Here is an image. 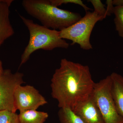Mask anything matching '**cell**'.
Segmentation results:
<instances>
[{
  "label": "cell",
  "instance_id": "6",
  "mask_svg": "<svg viewBox=\"0 0 123 123\" xmlns=\"http://www.w3.org/2000/svg\"><path fill=\"white\" fill-rule=\"evenodd\" d=\"M22 73H13L11 70H4L0 76V111H8L16 112L14 93L18 86L25 83Z\"/></svg>",
  "mask_w": 123,
  "mask_h": 123
},
{
  "label": "cell",
  "instance_id": "12",
  "mask_svg": "<svg viewBox=\"0 0 123 123\" xmlns=\"http://www.w3.org/2000/svg\"><path fill=\"white\" fill-rule=\"evenodd\" d=\"M58 115L60 123H84L81 118L70 108H60Z\"/></svg>",
  "mask_w": 123,
  "mask_h": 123
},
{
  "label": "cell",
  "instance_id": "10",
  "mask_svg": "<svg viewBox=\"0 0 123 123\" xmlns=\"http://www.w3.org/2000/svg\"><path fill=\"white\" fill-rule=\"evenodd\" d=\"M110 75L112 98L118 113L123 118V77L115 72Z\"/></svg>",
  "mask_w": 123,
  "mask_h": 123
},
{
  "label": "cell",
  "instance_id": "4",
  "mask_svg": "<svg viewBox=\"0 0 123 123\" xmlns=\"http://www.w3.org/2000/svg\"><path fill=\"white\" fill-rule=\"evenodd\" d=\"M103 19V16L94 11H87L77 22L60 31V36L63 39L72 41L71 45L77 44L83 50H90L93 48L90 41L92 30L97 22Z\"/></svg>",
  "mask_w": 123,
  "mask_h": 123
},
{
  "label": "cell",
  "instance_id": "13",
  "mask_svg": "<svg viewBox=\"0 0 123 123\" xmlns=\"http://www.w3.org/2000/svg\"><path fill=\"white\" fill-rule=\"evenodd\" d=\"M113 14L116 30L119 36L123 38V6H115Z\"/></svg>",
  "mask_w": 123,
  "mask_h": 123
},
{
  "label": "cell",
  "instance_id": "19",
  "mask_svg": "<svg viewBox=\"0 0 123 123\" xmlns=\"http://www.w3.org/2000/svg\"><path fill=\"white\" fill-rule=\"evenodd\" d=\"M4 69H3V65H2V62L0 60V76L2 74Z\"/></svg>",
  "mask_w": 123,
  "mask_h": 123
},
{
  "label": "cell",
  "instance_id": "3",
  "mask_svg": "<svg viewBox=\"0 0 123 123\" xmlns=\"http://www.w3.org/2000/svg\"><path fill=\"white\" fill-rule=\"evenodd\" d=\"M18 15L30 34L28 44L21 56L19 68L29 60L32 53L38 50L52 51L56 48H68L69 44L61 38L59 31L47 28L19 14Z\"/></svg>",
  "mask_w": 123,
  "mask_h": 123
},
{
  "label": "cell",
  "instance_id": "17",
  "mask_svg": "<svg viewBox=\"0 0 123 123\" xmlns=\"http://www.w3.org/2000/svg\"><path fill=\"white\" fill-rule=\"evenodd\" d=\"M107 8H106V17L110 16L112 14L114 13L115 6L112 3V0H107L106 1Z\"/></svg>",
  "mask_w": 123,
  "mask_h": 123
},
{
  "label": "cell",
  "instance_id": "9",
  "mask_svg": "<svg viewBox=\"0 0 123 123\" xmlns=\"http://www.w3.org/2000/svg\"><path fill=\"white\" fill-rule=\"evenodd\" d=\"M13 0H0V47L6 40L14 34L9 15Z\"/></svg>",
  "mask_w": 123,
  "mask_h": 123
},
{
  "label": "cell",
  "instance_id": "7",
  "mask_svg": "<svg viewBox=\"0 0 123 123\" xmlns=\"http://www.w3.org/2000/svg\"><path fill=\"white\" fill-rule=\"evenodd\" d=\"M14 97L15 107L20 112L37 110L48 103L37 89L29 85L18 86L15 91Z\"/></svg>",
  "mask_w": 123,
  "mask_h": 123
},
{
  "label": "cell",
  "instance_id": "18",
  "mask_svg": "<svg viewBox=\"0 0 123 123\" xmlns=\"http://www.w3.org/2000/svg\"><path fill=\"white\" fill-rule=\"evenodd\" d=\"M112 3L114 6H123V0H112Z\"/></svg>",
  "mask_w": 123,
  "mask_h": 123
},
{
  "label": "cell",
  "instance_id": "5",
  "mask_svg": "<svg viewBox=\"0 0 123 123\" xmlns=\"http://www.w3.org/2000/svg\"><path fill=\"white\" fill-rule=\"evenodd\" d=\"M110 75L95 83L92 98L101 112L105 123H123V118L118 113L111 93Z\"/></svg>",
  "mask_w": 123,
  "mask_h": 123
},
{
  "label": "cell",
  "instance_id": "11",
  "mask_svg": "<svg viewBox=\"0 0 123 123\" xmlns=\"http://www.w3.org/2000/svg\"><path fill=\"white\" fill-rule=\"evenodd\" d=\"M49 117L48 113L37 110H29L20 112L19 123H44Z\"/></svg>",
  "mask_w": 123,
  "mask_h": 123
},
{
  "label": "cell",
  "instance_id": "1",
  "mask_svg": "<svg viewBox=\"0 0 123 123\" xmlns=\"http://www.w3.org/2000/svg\"><path fill=\"white\" fill-rule=\"evenodd\" d=\"M95 83L89 66L62 59L51 80L52 98L59 108H73L92 94Z\"/></svg>",
  "mask_w": 123,
  "mask_h": 123
},
{
  "label": "cell",
  "instance_id": "8",
  "mask_svg": "<svg viewBox=\"0 0 123 123\" xmlns=\"http://www.w3.org/2000/svg\"><path fill=\"white\" fill-rule=\"evenodd\" d=\"M72 109L84 123H105L91 95L87 99L75 105Z\"/></svg>",
  "mask_w": 123,
  "mask_h": 123
},
{
  "label": "cell",
  "instance_id": "2",
  "mask_svg": "<svg viewBox=\"0 0 123 123\" xmlns=\"http://www.w3.org/2000/svg\"><path fill=\"white\" fill-rule=\"evenodd\" d=\"M23 7L27 13L49 29L61 31L81 18L80 14L59 8L50 0H23Z\"/></svg>",
  "mask_w": 123,
  "mask_h": 123
},
{
  "label": "cell",
  "instance_id": "15",
  "mask_svg": "<svg viewBox=\"0 0 123 123\" xmlns=\"http://www.w3.org/2000/svg\"><path fill=\"white\" fill-rule=\"evenodd\" d=\"M50 1L51 3L56 7H58L62 4L70 3L80 5L84 9L86 12L89 11L91 9L85 5L83 1L81 0H50Z\"/></svg>",
  "mask_w": 123,
  "mask_h": 123
},
{
  "label": "cell",
  "instance_id": "16",
  "mask_svg": "<svg viewBox=\"0 0 123 123\" xmlns=\"http://www.w3.org/2000/svg\"><path fill=\"white\" fill-rule=\"evenodd\" d=\"M88 2H90L94 8L95 12L103 17L104 19L106 18V8L105 5L100 0H90Z\"/></svg>",
  "mask_w": 123,
  "mask_h": 123
},
{
  "label": "cell",
  "instance_id": "14",
  "mask_svg": "<svg viewBox=\"0 0 123 123\" xmlns=\"http://www.w3.org/2000/svg\"><path fill=\"white\" fill-rule=\"evenodd\" d=\"M0 123H19L18 114L10 111H0Z\"/></svg>",
  "mask_w": 123,
  "mask_h": 123
}]
</instances>
